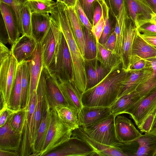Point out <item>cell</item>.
Wrapping results in <instances>:
<instances>
[{
    "mask_svg": "<svg viewBox=\"0 0 156 156\" xmlns=\"http://www.w3.org/2000/svg\"><path fill=\"white\" fill-rule=\"evenodd\" d=\"M66 7L64 3L57 2L50 14L55 21L67 42L72 61L73 83L82 94L86 90L87 86L85 59L74 36L66 12Z\"/></svg>",
    "mask_w": 156,
    "mask_h": 156,
    "instance_id": "obj_1",
    "label": "cell"
},
{
    "mask_svg": "<svg viewBox=\"0 0 156 156\" xmlns=\"http://www.w3.org/2000/svg\"><path fill=\"white\" fill-rule=\"evenodd\" d=\"M127 72L122 68V63L113 67L100 82L82 94L83 105L110 107L117 99L120 85Z\"/></svg>",
    "mask_w": 156,
    "mask_h": 156,
    "instance_id": "obj_2",
    "label": "cell"
},
{
    "mask_svg": "<svg viewBox=\"0 0 156 156\" xmlns=\"http://www.w3.org/2000/svg\"><path fill=\"white\" fill-rule=\"evenodd\" d=\"M0 91L1 108L9 106L15 82L18 63L10 50L0 44Z\"/></svg>",
    "mask_w": 156,
    "mask_h": 156,
    "instance_id": "obj_3",
    "label": "cell"
},
{
    "mask_svg": "<svg viewBox=\"0 0 156 156\" xmlns=\"http://www.w3.org/2000/svg\"><path fill=\"white\" fill-rule=\"evenodd\" d=\"M73 130L58 117L52 108L50 126L39 156H45L68 140Z\"/></svg>",
    "mask_w": 156,
    "mask_h": 156,
    "instance_id": "obj_4",
    "label": "cell"
},
{
    "mask_svg": "<svg viewBox=\"0 0 156 156\" xmlns=\"http://www.w3.org/2000/svg\"><path fill=\"white\" fill-rule=\"evenodd\" d=\"M115 117L112 113L108 117L90 125L81 126L90 137L103 144L116 147L122 142L117 139L115 132Z\"/></svg>",
    "mask_w": 156,
    "mask_h": 156,
    "instance_id": "obj_5",
    "label": "cell"
},
{
    "mask_svg": "<svg viewBox=\"0 0 156 156\" xmlns=\"http://www.w3.org/2000/svg\"><path fill=\"white\" fill-rule=\"evenodd\" d=\"M61 32L55 21L51 16L50 27L41 42L43 66L48 72L52 68L55 63L60 41Z\"/></svg>",
    "mask_w": 156,
    "mask_h": 156,
    "instance_id": "obj_6",
    "label": "cell"
},
{
    "mask_svg": "<svg viewBox=\"0 0 156 156\" xmlns=\"http://www.w3.org/2000/svg\"><path fill=\"white\" fill-rule=\"evenodd\" d=\"M61 32L60 41L55 63L52 68L48 72L55 76L59 83L68 81L73 83L71 56L66 40Z\"/></svg>",
    "mask_w": 156,
    "mask_h": 156,
    "instance_id": "obj_7",
    "label": "cell"
},
{
    "mask_svg": "<svg viewBox=\"0 0 156 156\" xmlns=\"http://www.w3.org/2000/svg\"><path fill=\"white\" fill-rule=\"evenodd\" d=\"M37 91H34L27 106L23 128L20 156H30L34 148V116Z\"/></svg>",
    "mask_w": 156,
    "mask_h": 156,
    "instance_id": "obj_8",
    "label": "cell"
},
{
    "mask_svg": "<svg viewBox=\"0 0 156 156\" xmlns=\"http://www.w3.org/2000/svg\"><path fill=\"white\" fill-rule=\"evenodd\" d=\"M137 29L128 12L125 10L122 26L121 62L122 68L128 71L131 56L132 45Z\"/></svg>",
    "mask_w": 156,
    "mask_h": 156,
    "instance_id": "obj_9",
    "label": "cell"
},
{
    "mask_svg": "<svg viewBox=\"0 0 156 156\" xmlns=\"http://www.w3.org/2000/svg\"><path fill=\"white\" fill-rule=\"evenodd\" d=\"M45 156H95V150L87 143L77 137L72 136L69 139Z\"/></svg>",
    "mask_w": 156,
    "mask_h": 156,
    "instance_id": "obj_10",
    "label": "cell"
},
{
    "mask_svg": "<svg viewBox=\"0 0 156 156\" xmlns=\"http://www.w3.org/2000/svg\"><path fill=\"white\" fill-rule=\"evenodd\" d=\"M156 105V89L140 100L125 113L129 114L138 126Z\"/></svg>",
    "mask_w": 156,
    "mask_h": 156,
    "instance_id": "obj_11",
    "label": "cell"
},
{
    "mask_svg": "<svg viewBox=\"0 0 156 156\" xmlns=\"http://www.w3.org/2000/svg\"><path fill=\"white\" fill-rule=\"evenodd\" d=\"M154 75L152 68L140 70L128 71L120 85L117 98L136 90L137 88Z\"/></svg>",
    "mask_w": 156,
    "mask_h": 156,
    "instance_id": "obj_12",
    "label": "cell"
},
{
    "mask_svg": "<svg viewBox=\"0 0 156 156\" xmlns=\"http://www.w3.org/2000/svg\"><path fill=\"white\" fill-rule=\"evenodd\" d=\"M125 0L129 15L137 29L151 21L153 13L143 0Z\"/></svg>",
    "mask_w": 156,
    "mask_h": 156,
    "instance_id": "obj_13",
    "label": "cell"
},
{
    "mask_svg": "<svg viewBox=\"0 0 156 156\" xmlns=\"http://www.w3.org/2000/svg\"><path fill=\"white\" fill-rule=\"evenodd\" d=\"M37 43L32 35H21L12 45L11 53L18 64L30 60Z\"/></svg>",
    "mask_w": 156,
    "mask_h": 156,
    "instance_id": "obj_14",
    "label": "cell"
},
{
    "mask_svg": "<svg viewBox=\"0 0 156 156\" xmlns=\"http://www.w3.org/2000/svg\"><path fill=\"white\" fill-rule=\"evenodd\" d=\"M52 108L49 102L46 91L43 101L41 120L37 133L34 152L31 156H39L50 126Z\"/></svg>",
    "mask_w": 156,
    "mask_h": 156,
    "instance_id": "obj_15",
    "label": "cell"
},
{
    "mask_svg": "<svg viewBox=\"0 0 156 156\" xmlns=\"http://www.w3.org/2000/svg\"><path fill=\"white\" fill-rule=\"evenodd\" d=\"M115 126L117 138L122 143L135 140L142 135L131 121L124 116L119 115L116 116Z\"/></svg>",
    "mask_w": 156,
    "mask_h": 156,
    "instance_id": "obj_16",
    "label": "cell"
},
{
    "mask_svg": "<svg viewBox=\"0 0 156 156\" xmlns=\"http://www.w3.org/2000/svg\"><path fill=\"white\" fill-rule=\"evenodd\" d=\"M72 136L77 137L87 143L95 150V156H126L119 147L103 144L91 138L81 126L73 131Z\"/></svg>",
    "mask_w": 156,
    "mask_h": 156,
    "instance_id": "obj_17",
    "label": "cell"
},
{
    "mask_svg": "<svg viewBox=\"0 0 156 156\" xmlns=\"http://www.w3.org/2000/svg\"><path fill=\"white\" fill-rule=\"evenodd\" d=\"M30 60V84L27 106L30 101L33 93L37 91L38 83L43 67L41 42L37 43L36 49Z\"/></svg>",
    "mask_w": 156,
    "mask_h": 156,
    "instance_id": "obj_18",
    "label": "cell"
},
{
    "mask_svg": "<svg viewBox=\"0 0 156 156\" xmlns=\"http://www.w3.org/2000/svg\"><path fill=\"white\" fill-rule=\"evenodd\" d=\"M0 128V149L19 153L22 134L15 131L11 128L9 120Z\"/></svg>",
    "mask_w": 156,
    "mask_h": 156,
    "instance_id": "obj_19",
    "label": "cell"
},
{
    "mask_svg": "<svg viewBox=\"0 0 156 156\" xmlns=\"http://www.w3.org/2000/svg\"><path fill=\"white\" fill-rule=\"evenodd\" d=\"M111 114L110 107L83 106L78 112L80 126L90 125L108 117Z\"/></svg>",
    "mask_w": 156,
    "mask_h": 156,
    "instance_id": "obj_20",
    "label": "cell"
},
{
    "mask_svg": "<svg viewBox=\"0 0 156 156\" xmlns=\"http://www.w3.org/2000/svg\"><path fill=\"white\" fill-rule=\"evenodd\" d=\"M48 73V72L47 69L43 67L37 89V99L34 116V144L42 119L43 101L44 95L46 92V80Z\"/></svg>",
    "mask_w": 156,
    "mask_h": 156,
    "instance_id": "obj_21",
    "label": "cell"
},
{
    "mask_svg": "<svg viewBox=\"0 0 156 156\" xmlns=\"http://www.w3.org/2000/svg\"><path fill=\"white\" fill-rule=\"evenodd\" d=\"M0 10L9 37V44L11 46L20 37L16 17L12 8L8 4L0 2Z\"/></svg>",
    "mask_w": 156,
    "mask_h": 156,
    "instance_id": "obj_22",
    "label": "cell"
},
{
    "mask_svg": "<svg viewBox=\"0 0 156 156\" xmlns=\"http://www.w3.org/2000/svg\"><path fill=\"white\" fill-rule=\"evenodd\" d=\"M49 13H32V36L37 43L41 42L51 26Z\"/></svg>",
    "mask_w": 156,
    "mask_h": 156,
    "instance_id": "obj_23",
    "label": "cell"
},
{
    "mask_svg": "<svg viewBox=\"0 0 156 156\" xmlns=\"http://www.w3.org/2000/svg\"><path fill=\"white\" fill-rule=\"evenodd\" d=\"M85 62L87 77V90L100 82L109 71L104 67L97 58L91 60L85 59Z\"/></svg>",
    "mask_w": 156,
    "mask_h": 156,
    "instance_id": "obj_24",
    "label": "cell"
},
{
    "mask_svg": "<svg viewBox=\"0 0 156 156\" xmlns=\"http://www.w3.org/2000/svg\"><path fill=\"white\" fill-rule=\"evenodd\" d=\"M47 98L52 108L59 105H69L58 85V82L55 76L48 72L46 80Z\"/></svg>",
    "mask_w": 156,
    "mask_h": 156,
    "instance_id": "obj_25",
    "label": "cell"
},
{
    "mask_svg": "<svg viewBox=\"0 0 156 156\" xmlns=\"http://www.w3.org/2000/svg\"><path fill=\"white\" fill-rule=\"evenodd\" d=\"M58 85L68 105L79 112L83 106L82 94L71 81L58 82Z\"/></svg>",
    "mask_w": 156,
    "mask_h": 156,
    "instance_id": "obj_26",
    "label": "cell"
},
{
    "mask_svg": "<svg viewBox=\"0 0 156 156\" xmlns=\"http://www.w3.org/2000/svg\"><path fill=\"white\" fill-rule=\"evenodd\" d=\"M133 55L147 60L156 58V47L143 38L138 30L132 47L131 56Z\"/></svg>",
    "mask_w": 156,
    "mask_h": 156,
    "instance_id": "obj_27",
    "label": "cell"
},
{
    "mask_svg": "<svg viewBox=\"0 0 156 156\" xmlns=\"http://www.w3.org/2000/svg\"><path fill=\"white\" fill-rule=\"evenodd\" d=\"M66 10L74 36L84 56L85 46L83 31L76 9L75 7L66 6Z\"/></svg>",
    "mask_w": 156,
    "mask_h": 156,
    "instance_id": "obj_28",
    "label": "cell"
},
{
    "mask_svg": "<svg viewBox=\"0 0 156 156\" xmlns=\"http://www.w3.org/2000/svg\"><path fill=\"white\" fill-rule=\"evenodd\" d=\"M136 140L138 148L135 156H154L156 152V131L145 133Z\"/></svg>",
    "mask_w": 156,
    "mask_h": 156,
    "instance_id": "obj_29",
    "label": "cell"
},
{
    "mask_svg": "<svg viewBox=\"0 0 156 156\" xmlns=\"http://www.w3.org/2000/svg\"><path fill=\"white\" fill-rule=\"evenodd\" d=\"M53 108L59 118L73 131L80 126L78 112L69 105H59Z\"/></svg>",
    "mask_w": 156,
    "mask_h": 156,
    "instance_id": "obj_30",
    "label": "cell"
},
{
    "mask_svg": "<svg viewBox=\"0 0 156 156\" xmlns=\"http://www.w3.org/2000/svg\"><path fill=\"white\" fill-rule=\"evenodd\" d=\"M140 98L136 91L120 97L110 107L111 113L115 117L117 115L125 113Z\"/></svg>",
    "mask_w": 156,
    "mask_h": 156,
    "instance_id": "obj_31",
    "label": "cell"
},
{
    "mask_svg": "<svg viewBox=\"0 0 156 156\" xmlns=\"http://www.w3.org/2000/svg\"><path fill=\"white\" fill-rule=\"evenodd\" d=\"M96 58L101 65L110 71L116 65L122 63L120 58L114 52L105 48L99 42L97 43Z\"/></svg>",
    "mask_w": 156,
    "mask_h": 156,
    "instance_id": "obj_32",
    "label": "cell"
},
{
    "mask_svg": "<svg viewBox=\"0 0 156 156\" xmlns=\"http://www.w3.org/2000/svg\"><path fill=\"white\" fill-rule=\"evenodd\" d=\"M20 63L21 66V108H22L27 105L29 94L30 84V60L24 61Z\"/></svg>",
    "mask_w": 156,
    "mask_h": 156,
    "instance_id": "obj_33",
    "label": "cell"
},
{
    "mask_svg": "<svg viewBox=\"0 0 156 156\" xmlns=\"http://www.w3.org/2000/svg\"><path fill=\"white\" fill-rule=\"evenodd\" d=\"M21 66L20 63L18 64L16 79L8 106L11 109L15 111H19L21 109Z\"/></svg>",
    "mask_w": 156,
    "mask_h": 156,
    "instance_id": "obj_34",
    "label": "cell"
},
{
    "mask_svg": "<svg viewBox=\"0 0 156 156\" xmlns=\"http://www.w3.org/2000/svg\"><path fill=\"white\" fill-rule=\"evenodd\" d=\"M85 51L84 57L86 60H91L96 58L97 43L91 30L82 24Z\"/></svg>",
    "mask_w": 156,
    "mask_h": 156,
    "instance_id": "obj_35",
    "label": "cell"
},
{
    "mask_svg": "<svg viewBox=\"0 0 156 156\" xmlns=\"http://www.w3.org/2000/svg\"><path fill=\"white\" fill-rule=\"evenodd\" d=\"M56 2L53 0H28L27 2L31 13L50 14Z\"/></svg>",
    "mask_w": 156,
    "mask_h": 156,
    "instance_id": "obj_36",
    "label": "cell"
},
{
    "mask_svg": "<svg viewBox=\"0 0 156 156\" xmlns=\"http://www.w3.org/2000/svg\"><path fill=\"white\" fill-rule=\"evenodd\" d=\"M99 1L102 8L104 25L99 42L101 44H103L106 42L111 34L112 24L109 15V8L108 5L104 0Z\"/></svg>",
    "mask_w": 156,
    "mask_h": 156,
    "instance_id": "obj_37",
    "label": "cell"
},
{
    "mask_svg": "<svg viewBox=\"0 0 156 156\" xmlns=\"http://www.w3.org/2000/svg\"><path fill=\"white\" fill-rule=\"evenodd\" d=\"M27 106L12 114L8 119L11 128L22 134Z\"/></svg>",
    "mask_w": 156,
    "mask_h": 156,
    "instance_id": "obj_38",
    "label": "cell"
},
{
    "mask_svg": "<svg viewBox=\"0 0 156 156\" xmlns=\"http://www.w3.org/2000/svg\"><path fill=\"white\" fill-rule=\"evenodd\" d=\"M28 1V0H0V2H2L8 4L13 10L21 35L22 34L21 10L24 5Z\"/></svg>",
    "mask_w": 156,
    "mask_h": 156,
    "instance_id": "obj_39",
    "label": "cell"
},
{
    "mask_svg": "<svg viewBox=\"0 0 156 156\" xmlns=\"http://www.w3.org/2000/svg\"><path fill=\"white\" fill-rule=\"evenodd\" d=\"M32 13L27 3L23 6L21 10V22L22 34L21 35H31Z\"/></svg>",
    "mask_w": 156,
    "mask_h": 156,
    "instance_id": "obj_40",
    "label": "cell"
},
{
    "mask_svg": "<svg viewBox=\"0 0 156 156\" xmlns=\"http://www.w3.org/2000/svg\"><path fill=\"white\" fill-rule=\"evenodd\" d=\"M156 89V75H154L150 79L140 85L136 91L140 98H142Z\"/></svg>",
    "mask_w": 156,
    "mask_h": 156,
    "instance_id": "obj_41",
    "label": "cell"
},
{
    "mask_svg": "<svg viewBox=\"0 0 156 156\" xmlns=\"http://www.w3.org/2000/svg\"><path fill=\"white\" fill-rule=\"evenodd\" d=\"M152 68L148 60L137 56H131L128 71L140 70Z\"/></svg>",
    "mask_w": 156,
    "mask_h": 156,
    "instance_id": "obj_42",
    "label": "cell"
},
{
    "mask_svg": "<svg viewBox=\"0 0 156 156\" xmlns=\"http://www.w3.org/2000/svg\"><path fill=\"white\" fill-rule=\"evenodd\" d=\"M96 0H78L89 20L92 25L94 13V1Z\"/></svg>",
    "mask_w": 156,
    "mask_h": 156,
    "instance_id": "obj_43",
    "label": "cell"
},
{
    "mask_svg": "<svg viewBox=\"0 0 156 156\" xmlns=\"http://www.w3.org/2000/svg\"><path fill=\"white\" fill-rule=\"evenodd\" d=\"M75 8L81 24L91 30L93 25L90 22L78 0H77Z\"/></svg>",
    "mask_w": 156,
    "mask_h": 156,
    "instance_id": "obj_44",
    "label": "cell"
},
{
    "mask_svg": "<svg viewBox=\"0 0 156 156\" xmlns=\"http://www.w3.org/2000/svg\"><path fill=\"white\" fill-rule=\"evenodd\" d=\"M137 30L145 35L156 36V23L151 21L140 27Z\"/></svg>",
    "mask_w": 156,
    "mask_h": 156,
    "instance_id": "obj_45",
    "label": "cell"
},
{
    "mask_svg": "<svg viewBox=\"0 0 156 156\" xmlns=\"http://www.w3.org/2000/svg\"><path fill=\"white\" fill-rule=\"evenodd\" d=\"M14 111L8 106L5 105L1 108L0 111V127L4 125L10 116L14 113L18 111Z\"/></svg>",
    "mask_w": 156,
    "mask_h": 156,
    "instance_id": "obj_46",
    "label": "cell"
},
{
    "mask_svg": "<svg viewBox=\"0 0 156 156\" xmlns=\"http://www.w3.org/2000/svg\"><path fill=\"white\" fill-rule=\"evenodd\" d=\"M104 25V21L103 14L98 22L93 26L91 30L96 40V43H98L99 39L103 30Z\"/></svg>",
    "mask_w": 156,
    "mask_h": 156,
    "instance_id": "obj_47",
    "label": "cell"
},
{
    "mask_svg": "<svg viewBox=\"0 0 156 156\" xmlns=\"http://www.w3.org/2000/svg\"><path fill=\"white\" fill-rule=\"evenodd\" d=\"M109 10L115 19L118 17L123 0H107Z\"/></svg>",
    "mask_w": 156,
    "mask_h": 156,
    "instance_id": "obj_48",
    "label": "cell"
},
{
    "mask_svg": "<svg viewBox=\"0 0 156 156\" xmlns=\"http://www.w3.org/2000/svg\"><path fill=\"white\" fill-rule=\"evenodd\" d=\"M0 42L4 44L9 43L8 33L1 14L0 21Z\"/></svg>",
    "mask_w": 156,
    "mask_h": 156,
    "instance_id": "obj_49",
    "label": "cell"
},
{
    "mask_svg": "<svg viewBox=\"0 0 156 156\" xmlns=\"http://www.w3.org/2000/svg\"><path fill=\"white\" fill-rule=\"evenodd\" d=\"M94 13L93 26L96 25L100 19L102 14V7L99 0L95 1L94 3Z\"/></svg>",
    "mask_w": 156,
    "mask_h": 156,
    "instance_id": "obj_50",
    "label": "cell"
},
{
    "mask_svg": "<svg viewBox=\"0 0 156 156\" xmlns=\"http://www.w3.org/2000/svg\"><path fill=\"white\" fill-rule=\"evenodd\" d=\"M116 42V35L114 30L111 33L106 42L101 44L106 49L115 53Z\"/></svg>",
    "mask_w": 156,
    "mask_h": 156,
    "instance_id": "obj_51",
    "label": "cell"
},
{
    "mask_svg": "<svg viewBox=\"0 0 156 156\" xmlns=\"http://www.w3.org/2000/svg\"><path fill=\"white\" fill-rule=\"evenodd\" d=\"M139 33L140 35L146 41L152 45L156 47V36L145 35Z\"/></svg>",
    "mask_w": 156,
    "mask_h": 156,
    "instance_id": "obj_52",
    "label": "cell"
},
{
    "mask_svg": "<svg viewBox=\"0 0 156 156\" xmlns=\"http://www.w3.org/2000/svg\"><path fill=\"white\" fill-rule=\"evenodd\" d=\"M18 152L0 149V156H18Z\"/></svg>",
    "mask_w": 156,
    "mask_h": 156,
    "instance_id": "obj_53",
    "label": "cell"
},
{
    "mask_svg": "<svg viewBox=\"0 0 156 156\" xmlns=\"http://www.w3.org/2000/svg\"><path fill=\"white\" fill-rule=\"evenodd\" d=\"M152 10L153 13H156V0H143Z\"/></svg>",
    "mask_w": 156,
    "mask_h": 156,
    "instance_id": "obj_54",
    "label": "cell"
},
{
    "mask_svg": "<svg viewBox=\"0 0 156 156\" xmlns=\"http://www.w3.org/2000/svg\"><path fill=\"white\" fill-rule=\"evenodd\" d=\"M77 0H65L64 4L67 7H75Z\"/></svg>",
    "mask_w": 156,
    "mask_h": 156,
    "instance_id": "obj_55",
    "label": "cell"
},
{
    "mask_svg": "<svg viewBox=\"0 0 156 156\" xmlns=\"http://www.w3.org/2000/svg\"><path fill=\"white\" fill-rule=\"evenodd\" d=\"M153 71L154 75H156V58L148 60Z\"/></svg>",
    "mask_w": 156,
    "mask_h": 156,
    "instance_id": "obj_56",
    "label": "cell"
},
{
    "mask_svg": "<svg viewBox=\"0 0 156 156\" xmlns=\"http://www.w3.org/2000/svg\"><path fill=\"white\" fill-rule=\"evenodd\" d=\"M156 131V109L155 115L153 122L152 125L150 132Z\"/></svg>",
    "mask_w": 156,
    "mask_h": 156,
    "instance_id": "obj_57",
    "label": "cell"
},
{
    "mask_svg": "<svg viewBox=\"0 0 156 156\" xmlns=\"http://www.w3.org/2000/svg\"><path fill=\"white\" fill-rule=\"evenodd\" d=\"M151 21L156 23V13H153L152 14Z\"/></svg>",
    "mask_w": 156,
    "mask_h": 156,
    "instance_id": "obj_58",
    "label": "cell"
},
{
    "mask_svg": "<svg viewBox=\"0 0 156 156\" xmlns=\"http://www.w3.org/2000/svg\"><path fill=\"white\" fill-rule=\"evenodd\" d=\"M65 0H56V2L64 3Z\"/></svg>",
    "mask_w": 156,
    "mask_h": 156,
    "instance_id": "obj_59",
    "label": "cell"
},
{
    "mask_svg": "<svg viewBox=\"0 0 156 156\" xmlns=\"http://www.w3.org/2000/svg\"><path fill=\"white\" fill-rule=\"evenodd\" d=\"M154 156H156V153H155V154L154 155Z\"/></svg>",
    "mask_w": 156,
    "mask_h": 156,
    "instance_id": "obj_60",
    "label": "cell"
},
{
    "mask_svg": "<svg viewBox=\"0 0 156 156\" xmlns=\"http://www.w3.org/2000/svg\"><path fill=\"white\" fill-rule=\"evenodd\" d=\"M153 132V131H152Z\"/></svg>",
    "mask_w": 156,
    "mask_h": 156,
    "instance_id": "obj_61",
    "label": "cell"
}]
</instances>
